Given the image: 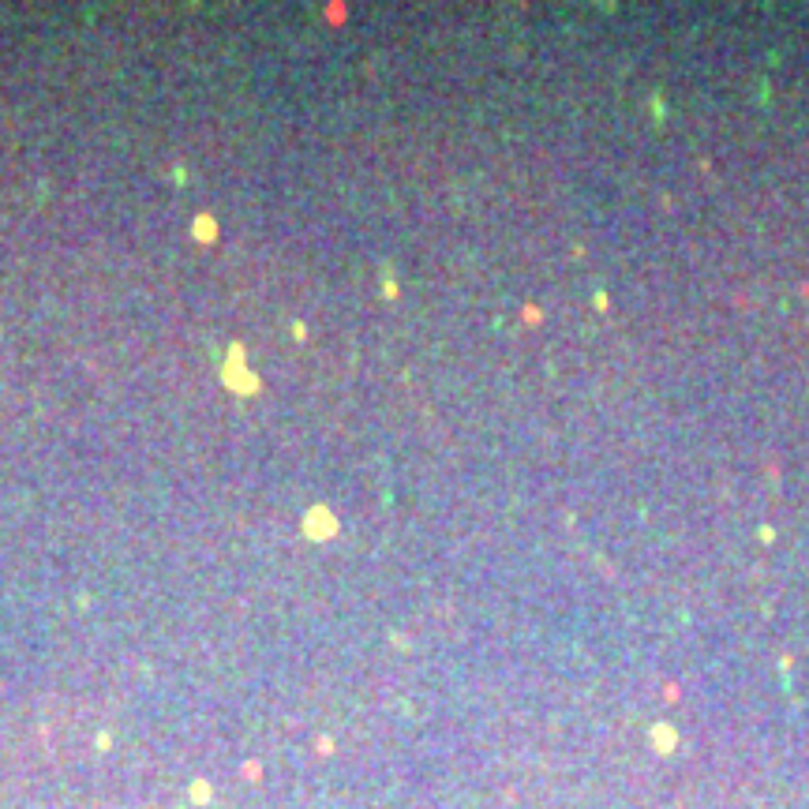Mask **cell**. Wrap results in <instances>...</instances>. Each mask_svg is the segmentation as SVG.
Here are the masks:
<instances>
[{
  "label": "cell",
  "mask_w": 809,
  "mask_h": 809,
  "mask_svg": "<svg viewBox=\"0 0 809 809\" xmlns=\"http://www.w3.org/2000/svg\"><path fill=\"white\" fill-rule=\"evenodd\" d=\"M199 236H214V222H210V217H199Z\"/></svg>",
  "instance_id": "cell-1"
}]
</instances>
